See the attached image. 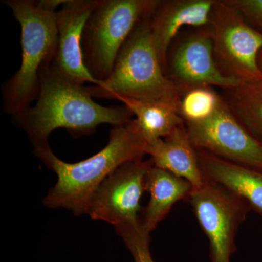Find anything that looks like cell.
I'll use <instances>...</instances> for the list:
<instances>
[{
  "label": "cell",
  "mask_w": 262,
  "mask_h": 262,
  "mask_svg": "<svg viewBox=\"0 0 262 262\" xmlns=\"http://www.w3.org/2000/svg\"><path fill=\"white\" fill-rule=\"evenodd\" d=\"M257 63L258 66V69L261 71L262 73V49L259 51V53L258 55Z\"/></svg>",
  "instance_id": "21"
},
{
  "label": "cell",
  "mask_w": 262,
  "mask_h": 262,
  "mask_svg": "<svg viewBox=\"0 0 262 262\" xmlns=\"http://www.w3.org/2000/svg\"><path fill=\"white\" fill-rule=\"evenodd\" d=\"M220 96L237 120L261 141L262 79L223 89Z\"/></svg>",
  "instance_id": "17"
},
{
  "label": "cell",
  "mask_w": 262,
  "mask_h": 262,
  "mask_svg": "<svg viewBox=\"0 0 262 262\" xmlns=\"http://www.w3.org/2000/svg\"><path fill=\"white\" fill-rule=\"evenodd\" d=\"M118 101L127 106L146 142L163 139L185 124L177 108L166 103L140 101L127 97Z\"/></svg>",
  "instance_id": "16"
},
{
  "label": "cell",
  "mask_w": 262,
  "mask_h": 262,
  "mask_svg": "<svg viewBox=\"0 0 262 262\" xmlns=\"http://www.w3.org/2000/svg\"><path fill=\"white\" fill-rule=\"evenodd\" d=\"M146 151L155 166L186 179L193 188L203 184L204 178L198 163L196 149L185 124L167 137L147 142Z\"/></svg>",
  "instance_id": "14"
},
{
  "label": "cell",
  "mask_w": 262,
  "mask_h": 262,
  "mask_svg": "<svg viewBox=\"0 0 262 262\" xmlns=\"http://www.w3.org/2000/svg\"><path fill=\"white\" fill-rule=\"evenodd\" d=\"M133 117L125 105L106 107L98 104L84 86L65 80L46 63L39 72L37 101L12 118L36 147L48 144V137L58 128H64L74 136L90 135L101 124L118 126L131 121Z\"/></svg>",
  "instance_id": "1"
},
{
  "label": "cell",
  "mask_w": 262,
  "mask_h": 262,
  "mask_svg": "<svg viewBox=\"0 0 262 262\" xmlns=\"http://www.w3.org/2000/svg\"><path fill=\"white\" fill-rule=\"evenodd\" d=\"M185 125L196 149L262 172V143L237 120L222 98L211 117Z\"/></svg>",
  "instance_id": "8"
},
{
  "label": "cell",
  "mask_w": 262,
  "mask_h": 262,
  "mask_svg": "<svg viewBox=\"0 0 262 262\" xmlns=\"http://www.w3.org/2000/svg\"><path fill=\"white\" fill-rule=\"evenodd\" d=\"M115 228L134 262H155L150 252V232L143 228L140 222L136 225L117 226Z\"/></svg>",
  "instance_id": "19"
},
{
  "label": "cell",
  "mask_w": 262,
  "mask_h": 262,
  "mask_svg": "<svg viewBox=\"0 0 262 262\" xmlns=\"http://www.w3.org/2000/svg\"><path fill=\"white\" fill-rule=\"evenodd\" d=\"M192 189V184L186 179L153 165L146 177L149 201L139 215L143 228L152 232L177 202L187 200Z\"/></svg>",
  "instance_id": "15"
},
{
  "label": "cell",
  "mask_w": 262,
  "mask_h": 262,
  "mask_svg": "<svg viewBox=\"0 0 262 262\" xmlns=\"http://www.w3.org/2000/svg\"><path fill=\"white\" fill-rule=\"evenodd\" d=\"M221 99L220 94L213 87L194 88L182 94L180 115L184 122L203 121L215 113Z\"/></svg>",
  "instance_id": "18"
},
{
  "label": "cell",
  "mask_w": 262,
  "mask_h": 262,
  "mask_svg": "<svg viewBox=\"0 0 262 262\" xmlns=\"http://www.w3.org/2000/svg\"><path fill=\"white\" fill-rule=\"evenodd\" d=\"M261 142L262 143V141H261Z\"/></svg>",
  "instance_id": "22"
},
{
  "label": "cell",
  "mask_w": 262,
  "mask_h": 262,
  "mask_svg": "<svg viewBox=\"0 0 262 262\" xmlns=\"http://www.w3.org/2000/svg\"><path fill=\"white\" fill-rule=\"evenodd\" d=\"M208 27L215 64L222 75L239 82L262 79L257 63L262 49L261 33L249 27L224 0H215Z\"/></svg>",
  "instance_id": "6"
},
{
  "label": "cell",
  "mask_w": 262,
  "mask_h": 262,
  "mask_svg": "<svg viewBox=\"0 0 262 262\" xmlns=\"http://www.w3.org/2000/svg\"><path fill=\"white\" fill-rule=\"evenodd\" d=\"M187 201L209 241L211 262H231L237 231L251 207L235 193L206 179L201 187L193 188Z\"/></svg>",
  "instance_id": "7"
},
{
  "label": "cell",
  "mask_w": 262,
  "mask_h": 262,
  "mask_svg": "<svg viewBox=\"0 0 262 262\" xmlns=\"http://www.w3.org/2000/svg\"><path fill=\"white\" fill-rule=\"evenodd\" d=\"M158 3V0H98L82 37L84 66L98 84L111 75L127 38L136 25L152 13Z\"/></svg>",
  "instance_id": "5"
},
{
  "label": "cell",
  "mask_w": 262,
  "mask_h": 262,
  "mask_svg": "<svg viewBox=\"0 0 262 262\" xmlns=\"http://www.w3.org/2000/svg\"><path fill=\"white\" fill-rule=\"evenodd\" d=\"M196 154L203 178L235 193L251 210L262 215L261 171L231 163L205 150L196 149Z\"/></svg>",
  "instance_id": "13"
},
{
  "label": "cell",
  "mask_w": 262,
  "mask_h": 262,
  "mask_svg": "<svg viewBox=\"0 0 262 262\" xmlns=\"http://www.w3.org/2000/svg\"><path fill=\"white\" fill-rule=\"evenodd\" d=\"M215 0H158L149 16L155 49L166 75L167 56L174 39L184 27L208 25Z\"/></svg>",
  "instance_id": "12"
},
{
  "label": "cell",
  "mask_w": 262,
  "mask_h": 262,
  "mask_svg": "<svg viewBox=\"0 0 262 262\" xmlns=\"http://www.w3.org/2000/svg\"><path fill=\"white\" fill-rule=\"evenodd\" d=\"M151 160H138L121 165L99 186L91 196L86 214L114 227L139 223L140 201L146 191V174Z\"/></svg>",
  "instance_id": "10"
},
{
  "label": "cell",
  "mask_w": 262,
  "mask_h": 262,
  "mask_svg": "<svg viewBox=\"0 0 262 262\" xmlns=\"http://www.w3.org/2000/svg\"><path fill=\"white\" fill-rule=\"evenodd\" d=\"M150 15L127 38L110 77L98 85L84 86V89L92 98L127 97L166 103L180 113L182 95L162 67L151 37Z\"/></svg>",
  "instance_id": "3"
},
{
  "label": "cell",
  "mask_w": 262,
  "mask_h": 262,
  "mask_svg": "<svg viewBox=\"0 0 262 262\" xmlns=\"http://www.w3.org/2000/svg\"><path fill=\"white\" fill-rule=\"evenodd\" d=\"M237 10L246 23L262 34V0H224Z\"/></svg>",
  "instance_id": "20"
},
{
  "label": "cell",
  "mask_w": 262,
  "mask_h": 262,
  "mask_svg": "<svg viewBox=\"0 0 262 262\" xmlns=\"http://www.w3.org/2000/svg\"><path fill=\"white\" fill-rule=\"evenodd\" d=\"M166 75L182 96L201 86L223 90L241 83L222 75L219 70L208 26L194 28L174 39L167 56Z\"/></svg>",
  "instance_id": "9"
},
{
  "label": "cell",
  "mask_w": 262,
  "mask_h": 262,
  "mask_svg": "<svg viewBox=\"0 0 262 262\" xmlns=\"http://www.w3.org/2000/svg\"><path fill=\"white\" fill-rule=\"evenodd\" d=\"M98 0H66L56 13L57 35L53 54L46 62L53 72L79 85H97L86 69L82 52L84 25Z\"/></svg>",
  "instance_id": "11"
},
{
  "label": "cell",
  "mask_w": 262,
  "mask_h": 262,
  "mask_svg": "<svg viewBox=\"0 0 262 262\" xmlns=\"http://www.w3.org/2000/svg\"><path fill=\"white\" fill-rule=\"evenodd\" d=\"M146 144L133 119L125 125L114 127L106 146L78 163L60 160L49 144L36 146L34 155L58 177L43 204L50 208H66L77 215L86 214L90 199L98 186L124 164L142 160L146 155Z\"/></svg>",
  "instance_id": "2"
},
{
  "label": "cell",
  "mask_w": 262,
  "mask_h": 262,
  "mask_svg": "<svg viewBox=\"0 0 262 262\" xmlns=\"http://www.w3.org/2000/svg\"><path fill=\"white\" fill-rule=\"evenodd\" d=\"M21 29V63L2 86L3 111L12 117L32 106L39 94V72L56 42V10L46 0H6Z\"/></svg>",
  "instance_id": "4"
}]
</instances>
